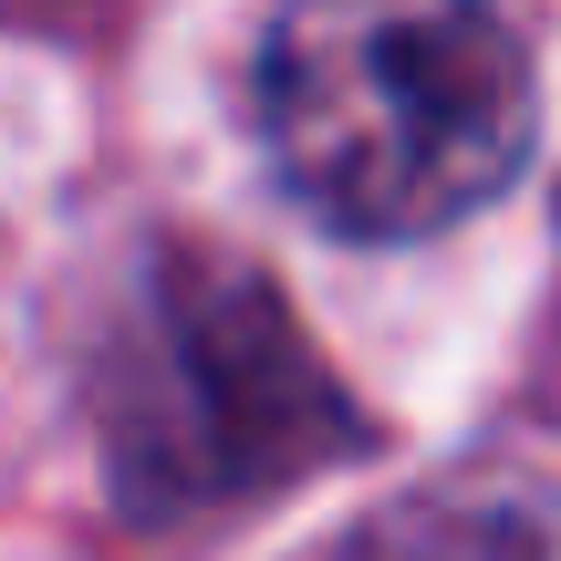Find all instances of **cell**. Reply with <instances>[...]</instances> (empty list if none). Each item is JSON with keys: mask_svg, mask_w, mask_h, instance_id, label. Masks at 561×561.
<instances>
[{"mask_svg": "<svg viewBox=\"0 0 561 561\" xmlns=\"http://www.w3.org/2000/svg\"><path fill=\"white\" fill-rule=\"evenodd\" d=\"M146 354L187 364V396H136L125 385L115 396V447L146 437V426H167L178 405H198V416L178 426V437H157L136 468H115L125 479V510H198V500H240L250 479H291V468L333 458V447H354V405L322 385V364H301L291 322L271 312L261 280H198L187 301H157V322H146Z\"/></svg>", "mask_w": 561, "mask_h": 561, "instance_id": "2", "label": "cell"}, {"mask_svg": "<svg viewBox=\"0 0 561 561\" xmlns=\"http://www.w3.org/2000/svg\"><path fill=\"white\" fill-rule=\"evenodd\" d=\"M343 561H551V500L530 479H447L426 500L385 510Z\"/></svg>", "mask_w": 561, "mask_h": 561, "instance_id": "3", "label": "cell"}, {"mask_svg": "<svg viewBox=\"0 0 561 561\" xmlns=\"http://www.w3.org/2000/svg\"><path fill=\"white\" fill-rule=\"evenodd\" d=\"M250 136L301 219L396 250L520 178L541 94L489 11H280L250 53Z\"/></svg>", "mask_w": 561, "mask_h": 561, "instance_id": "1", "label": "cell"}]
</instances>
